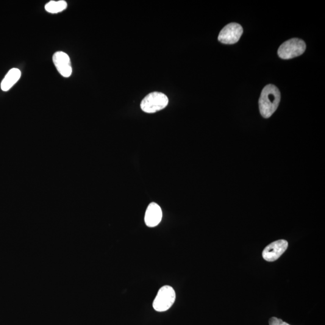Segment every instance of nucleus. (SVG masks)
<instances>
[{
	"label": "nucleus",
	"instance_id": "nucleus-5",
	"mask_svg": "<svg viewBox=\"0 0 325 325\" xmlns=\"http://www.w3.org/2000/svg\"><path fill=\"white\" fill-rule=\"evenodd\" d=\"M243 32V28L240 24L230 23L221 30L218 36V40L222 44H234L239 41Z\"/></svg>",
	"mask_w": 325,
	"mask_h": 325
},
{
	"label": "nucleus",
	"instance_id": "nucleus-11",
	"mask_svg": "<svg viewBox=\"0 0 325 325\" xmlns=\"http://www.w3.org/2000/svg\"><path fill=\"white\" fill-rule=\"evenodd\" d=\"M269 325H290L286 322H283L281 319H278L277 318H272L269 321Z\"/></svg>",
	"mask_w": 325,
	"mask_h": 325
},
{
	"label": "nucleus",
	"instance_id": "nucleus-3",
	"mask_svg": "<svg viewBox=\"0 0 325 325\" xmlns=\"http://www.w3.org/2000/svg\"><path fill=\"white\" fill-rule=\"evenodd\" d=\"M169 99L163 93L154 92L144 97L140 104L141 110L147 113H154L167 106Z\"/></svg>",
	"mask_w": 325,
	"mask_h": 325
},
{
	"label": "nucleus",
	"instance_id": "nucleus-2",
	"mask_svg": "<svg viewBox=\"0 0 325 325\" xmlns=\"http://www.w3.org/2000/svg\"><path fill=\"white\" fill-rule=\"evenodd\" d=\"M306 49L305 42L298 38L291 39L279 46L278 54L282 59L287 60L299 56Z\"/></svg>",
	"mask_w": 325,
	"mask_h": 325
},
{
	"label": "nucleus",
	"instance_id": "nucleus-9",
	"mask_svg": "<svg viewBox=\"0 0 325 325\" xmlns=\"http://www.w3.org/2000/svg\"><path fill=\"white\" fill-rule=\"evenodd\" d=\"M21 72L18 69L13 68L8 72L1 83V88L3 91H8L20 79Z\"/></svg>",
	"mask_w": 325,
	"mask_h": 325
},
{
	"label": "nucleus",
	"instance_id": "nucleus-10",
	"mask_svg": "<svg viewBox=\"0 0 325 325\" xmlns=\"http://www.w3.org/2000/svg\"><path fill=\"white\" fill-rule=\"evenodd\" d=\"M67 7V3L64 0L55 1H51L46 5L45 9L47 12L51 13H57L62 12Z\"/></svg>",
	"mask_w": 325,
	"mask_h": 325
},
{
	"label": "nucleus",
	"instance_id": "nucleus-4",
	"mask_svg": "<svg viewBox=\"0 0 325 325\" xmlns=\"http://www.w3.org/2000/svg\"><path fill=\"white\" fill-rule=\"evenodd\" d=\"M176 297L173 288L169 285L163 286L158 291L152 306L157 312H166L174 304Z\"/></svg>",
	"mask_w": 325,
	"mask_h": 325
},
{
	"label": "nucleus",
	"instance_id": "nucleus-8",
	"mask_svg": "<svg viewBox=\"0 0 325 325\" xmlns=\"http://www.w3.org/2000/svg\"><path fill=\"white\" fill-rule=\"evenodd\" d=\"M162 216V211L159 205L155 202H152L147 208L144 222L148 227H155L160 223Z\"/></svg>",
	"mask_w": 325,
	"mask_h": 325
},
{
	"label": "nucleus",
	"instance_id": "nucleus-6",
	"mask_svg": "<svg viewBox=\"0 0 325 325\" xmlns=\"http://www.w3.org/2000/svg\"><path fill=\"white\" fill-rule=\"evenodd\" d=\"M288 248V242L284 240H279L269 244L263 252L264 259L268 262H274L281 256Z\"/></svg>",
	"mask_w": 325,
	"mask_h": 325
},
{
	"label": "nucleus",
	"instance_id": "nucleus-7",
	"mask_svg": "<svg viewBox=\"0 0 325 325\" xmlns=\"http://www.w3.org/2000/svg\"><path fill=\"white\" fill-rule=\"evenodd\" d=\"M52 60L55 68L60 75L64 77H69L72 74V67L70 58L69 55L62 51L55 52L52 57Z\"/></svg>",
	"mask_w": 325,
	"mask_h": 325
},
{
	"label": "nucleus",
	"instance_id": "nucleus-1",
	"mask_svg": "<svg viewBox=\"0 0 325 325\" xmlns=\"http://www.w3.org/2000/svg\"><path fill=\"white\" fill-rule=\"evenodd\" d=\"M280 101L279 89L274 85L264 88L259 99V109L264 118H269L276 112Z\"/></svg>",
	"mask_w": 325,
	"mask_h": 325
}]
</instances>
